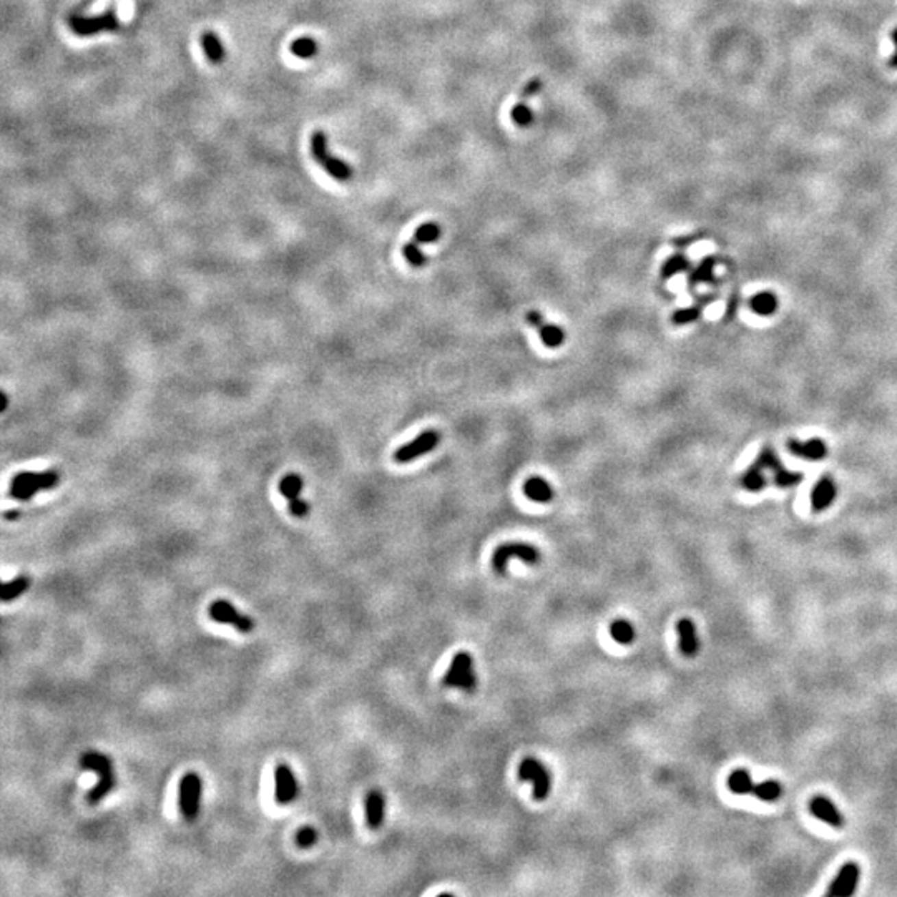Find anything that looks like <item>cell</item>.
Listing matches in <instances>:
<instances>
[{"label":"cell","instance_id":"1","mask_svg":"<svg viewBox=\"0 0 897 897\" xmlns=\"http://www.w3.org/2000/svg\"><path fill=\"white\" fill-rule=\"evenodd\" d=\"M60 482V474L57 471L45 472H19L12 479L10 497L15 500H30L35 493L42 491H52Z\"/></svg>","mask_w":897,"mask_h":897},{"label":"cell","instance_id":"25","mask_svg":"<svg viewBox=\"0 0 897 897\" xmlns=\"http://www.w3.org/2000/svg\"><path fill=\"white\" fill-rule=\"evenodd\" d=\"M304 482L297 474H288L280 482V492L288 499V502H296L299 500V493L303 491Z\"/></svg>","mask_w":897,"mask_h":897},{"label":"cell","instance_id":"3","mask_svg":"<svg viewBox=\"0 0 897 897\" xmlns=\"http://www.w3.org/2000/svg\"><path fill=\"white\" fill-rule=\"evenodd\" d=\"M442 683L447 688H459L464 689V691H474L476 689L477 676L476 672H474V660L471 653L459 652L452 658Z\"/></svg>","mask_w":897,"mask_h":897},{"label":"cell","instance_id":"16","mask_svg":"<svg viewBox=\"0 0 897 897\" xmlns=\"http://www.w3.org/2000/svg\"><path fill=\"white\" fill-rule=\"evenodd\" d=\"M834 497H836V485L834 482L829 479V477H822V479L818 480V484L814 485L813 492H811V505H813L814 512H821L826 511L834 502Z\"/></svg>","mask_w":897,"mask_h":897},{"label":"cell","instance_id":"27","mask_svg":"<svg viewBox=\"0 0 897 897\" xmlns=\"http://www.w3.org/2000/svg\"><path fill=\"white\" fill-rule=\"evenodd\" d=\"M781 794H783L781 785H779L778 781H773V779L758 783V785H754V789H753V796L761 799V801H770V802L778 801V799L781 798Z\"/></svg>","mask_w":897,"mask_h":897},{"label":"cell","instance_id":"40","mask_svg":"<svg viewBox=\"0 0 897 897\" xmlns=\"http://www.w3.org/2000/svg\"><path fill=\"white\" fill-rule=\"evenodd\" d=\"M527 323H528V326H530V328L539 329L543 323H545V321H543V316H542V312H540V311H528L527 312Z\"/></svg>","mask_w":897,"mask_h":897},{"label":"cell","instance_id":"37","mask_svg":"<svg viewBox=\"0 0 897 897\" xmlns=\"http://www.w3.org/2000/svg\"><path fill=\"white\" fill-rule=\"evenodd\" d=\"M700 315H701L700 308H696V306L683 308V309H678V311L673 312L672 319H673V323L676 324V326H683V324L693 323V321L698 319Z\"/></svg>","mask_w":897,"mask_h":897},{"label":"cell","instance_id":"6","mask_svg":"<svg viewBox=\"0 0 897 897\" xmlns=\"http://www.w3.org/2000/svg\"><path fill=\"white\" fill-rule=\"evenodd\" d=\"M519 778L522 781L532 783L534 786V798L543 801L548 798L552 789V776L542 761L535 758H526L519 765Z\"/></svg>","mask_w":897,"mask_h":897},{"label":"cell","instance_id":"21","mask_svg":"<svg viewBox=\"0 0 897 897\" xmlns=\"http://www.w3.org/2000/svg\"><path fill=\"white\" fill-rule=\"evenodd\" d=\"M609 632H610V637L620 645L633 643L635 637H637L635 626L630 624L628 620H625V618H617V620H613L612 624H610Z\"/></svg>","mask_w":897,"mask_h":897},{"label":"cell","instance_id":"35","mask_svg":"<svg viewBox=\"0 0 897 897\" xmlns=\"http://www.w3.org/2000/svg\"><path fill=\"white\" fill-rule=\"evenodd\" d=\"M402 254H404L407 263L413 266H424L427 261L426 254L421 251V248H419L416 241L406 243L404 248H402Z\"/></svg>","mask_w":897,"mask_h":897},{"label":"cell","instance_id":"9","mask_svg":"<svg viewBox=\"0 0 897 897\" xmlns=\"http://www.w3.org/2000/svg\"><path fill=\"white\" fill-rule=\"evenodd\" d=\"M299 793L296 776L288 765H278L274 770V799L278 804L286 806L293 802Z\"/></svg>","mask_w":897,"mask_h":897},{"label":"cell","instance_id":"8","mask_svg":"<svg viewBox=\"0 0 897 897\" xmlns=\"http://www.w3.org/2000/svg\"><path fill=\"white\" fill-rule=\"evenodd\" d=\"M439 441H441V436H439L437 430L434 429L422 430L416 439L406 442L404 445H401V447L395 450L394 460L397 462V464H409V462L419 459L421 456H426V454L432 452V450L437 447Z\"/></svg>","mask_w":897,"mask_h":897},{"label":"cell","instance_id":"23","mask_svg":"<svg viewBox=\"0 0 897 897\" xmlns=\"http://www.w3.org/2000/svg\"><path fill=\"white\" fill-rule=\"evenodd\" d=\"M537 331H539V336L540 339H542V343L545 344L547 347H550V349L560 347L563 344V341H565V332H563V329L557 326V324L543 323L542 326L537 329Z\"/></svg>","mask_w":897,"mask_h":897},{"label":"cell","instance_id":"41","mask_svg":"<svg viewBox=\"0 0 897 897\" xmlns=\"http://www.w3.org/2000/svg\"><path fill=\"white\" fill-rule=\"evenodd\" d=\"M891 40H892V44L896 45V50H894V53L891 55V58H889V66H891V69L897 70V27L891 32Z\"/></svg>","mask_w":897,"mask_h":897},{"label":"cell","instance_id":"36","mask_svg":"<svg viewBox=\"0 0 897 897\" xmlns=\"http://www.w3.org/2000/svg\"><path fill=\"white\" fill-rule=\"evenodd\" d=\"M317 841V833L312 826H303V828L297 829L296 833V844L299 846L301 849H308L312 848Z\"/></svg>","mask_w":897,"mask_h":897},{"label":"cell","instance_id":"17","mask_svg":"<svg viewBox=\"0 0 897 897\" xmlns=\"http://www.w3.org/2000/svg\"><path fill=\"white\" fill-rule=\"evenodd\" d=\"M386 798L382 791L372 789L366 798V822L371 829H379L384 822Z\"/></svg>","mask_w":897,"mask_h":897},{"label":"cell","instance_id":"26","mask_svg":"<svg viewBox=\"0 0 897 897\" xmlns=\"http://www.w3.org/2000/svg\"><path fill=\"white\" fill-rule=\"evenodd\" d=\"M776 308H778V301L773 293H767V291L759 293V295L753 296V299H751V309H753V312H756V315L759 316L773 315V312L776 311Z\"/></svg>","mask_w":897,"mask_h":897},{"label":"cell","instance_id":"18","mask_svg":"<svg viewBox=\"0 0 897 897\" xmlns=\"http://www.w3.org/2000/svg\"><path fill=\"white\" fill-rule=\"evenodd\" d=\"M524 493L537 504H548L554 499V489L543 477H530L524 482Z\"/></svg>","mask_w":897,"mask_h":897},{"label":"cell","instance_id":"29","mask_svg":"<svg viewBox=\"0 0 897 897\" xmlns=\"http://www.w3.org/2000/svg\"><path fill=\"white\" fill-rule=\"evenodd\" d=\"M716 260L713 258H706L701 263L693 269L691 274H689V284H698V283H710L713 281V269H715Z\"/></svg>","mask_w":897,"mask_h":897},{"label":"cell","instance_id":"34","mask_svg":"<svg viewBox=\"0 0 897 897\" xmlns=\"http://www.w3.org/2000/svg\"><path fill=\"white\" fill-rule=\"evenodd\" d=\"M801 480H802V474L786 471L785 467H781L779 471L774 472V484L781 489L794 487V485L799 484Z\"/></svg>","mask_w":897,"mask_h":897},{"label":"cell","instance_id":"28","mask_svg":"<svg viewBox=\"0 0 897 897\" xmlns=\"http://www.w3.org/2000/svg\"><path fill=\"white\" fill-rule=\"evenodd\" d=\"M743 487L750 492H759L765 489L766 485V479L763 476V469H759L758 465H751L746 472H744L743 479H741Z\"/></svg>","mask_w":897,"mask_h":897},{"label":"cell","instance_id":"32","mask_svg":"<svg viewBox=\"0 0 897 897\" xmlns=\"http://www.w3.org/2000/svg\"><path fill=\"white\" fill-rule=\"evenodd\" d=\"M289 49H291L293 55H296V57H299V58H311L317 53V44H316L315 38H311V37L296 38V40L293 42Z\"/></svg>","mask_w":897,"mask_h":897},{"label":"cell","instance_id":"19","mask_svg":"<svg viewBox=\"0 0 897 897\" xmlns=\"http://www.w3.org/2000/svg\"><path fill=\"white\" fill-rule=\"evenodd\" d=\"M29 589H30L29 575H19V577L12 578L10 582L3 583L2 591H0V598H2L3 603L14 602L17 600L19 597H22V595Z\"/></svg>","mask_w":897,"mask_h":897},{"label":"cell","instance_id":"31","mask_svg":"<svg viewBox=\"0 0 897 897\" xmlns=\"http://www.w3.org/2000/svg\"><path fill=\"white\" fill-rule=\"evenodd\" d=\"M441 238V226L436 225V223H424V225L417 226V230L414 231V241L417 245H427V243H434Z\"/></svg>","mask_w":897,"mask_h":897},{"label":"cell","instance_id":"10","mask_svg":"<svg viewBox=\"0 0 897 897\" xmlns=\"http://www.w3.org/2000/svg\"><path fill=\"white\" fill-rule=\"evenodd\" d=\"M70 27L77 35L88 37V35H95L103 32V30H116L119 29V19L115 17L113 10H110L108 14L100 15V17H72Z\"/></svg>","mask_w":897,"mask_h":897},{"label":"cell","instance_id":"11","mask_svg":"<svg viewBox=\"0 0 897 897\" xmlns=\"http://www.w3.org/2000/svg\"><path fill=\"white\" fill-rule=\"evenodd\" d=\"M861 868L856 863H848L841 868L837 876L834 877L831 886L828 889V896L834 897H848L854 894L857 883H859Z\"/></svg>","mask_w":897,"mask_h":897},{"label":"cell","instance_id":"5","mask_svg":"<svg viewBox=\"0 0 897 897\" xmlns=\"http://www.w3.org/2000/svg\"><path fill=\"white\" fill-rule=\"evenodd\" d=\"M520 558L522 562L526 563H535L540 562V552L539 548L530 545V543H522V542H511V543H504V545L497 547L495 552L492 555V567L497 574H504L507 570V563L511 558Z\"/></svg>","mask_w":897,"mask_h":897},{"label":"cell","instance_id":"12","mask_svg":"<svg viewBox=\"0 0 897 897\" xmlns=\"http://www.w3.org/2000/svg\"><path fill=\"white\" fill-rule=\"evenodd\" d=\"M809 811L818 818V820L824 821L826 824L833 826V828L841 829L844 826V816L841 814V811L834 806L831 799L824 796L813 798L809 801Z\"/></svg>","mask_w":897,"mask_h":897},{"label":"cell","instance_id":"39","mask_svg":"<svg viewBox=\"0 0 897 897\" xmlns=\"http://www.w3.org/2000/svg\"><path fill=\"white\" fill-rule=\"evenodd\" d=\"M289 514L297 517V519H304L309 514V505L301 499L296 500V502H291L289 504Z\"/></svg>","mask_w":897,"mask_h":897},{"label":"cell","instance_id":"15","mask_svg":"<svg viewBox=\"0 0 897 897\" xmlns=\"http://www.w3.org/2000/svg\"><path fill=\"white\" fill-rule=\"evenodd\" d=\"M788 449L794 454V456L802 457V459L806 460H821L824 459L826 454H828V447H826L824 442L820 441V439H811V441H806V442H799V441H794V439H791L788 442Z\"/></svg>","mask_w":897,"mask_h":897},{"label":"cell","instance_id":"7","mask_svg":"<svg viewBox=\"0 0 897 897\" xmlns=\"http://www.w3.org/2000/svg\"><path fill=\"white\" fill-rule=\"evenodd\" d=\"M208 615L213 622L217 624H225V625H231L241 633H249L254 630V622L251 617L248 615L238 612L234 609V605L228 600H214L210 603L208 606Z\"/></svg>","mask_w":897,"mask_h":897},{"label":"cell","instance_id":"14","mask_svg":"<svg viewBox=\"0 0 897 897\" xmlns=\"http://www.w3.org/2000/svg\"><path fill=\"white\" fill-rule=\"evenodd\" d=\"M80 766L84 767L85 771H92V773H97L100 778H108V776H115L113 773V761L112 758L107 754H101L99 751H85L84 754L80 756L78 759Z\"/></svg>","mask_w":897,"mask_h":897},{"label":"cell","instance_id":"22","mask_svg":"<svg viewBox=\"0 0 897 897\" xmlns=\"http://www.w3.org/2000/svg\"><path fill=\"white\" fill-rule=\"evenodd\" d=\"M728 788L735 794H753L754 783L746 770H736L728 776Z\"/></svg>","mask_w":897,"mask_h":897},{"label":"cell","instance_id":"13","mask_svg":"<svg viewBox=\"0 0 897 897\" xmlns=\"http://www.w3.org/2000/svg\"><path fill=\"white\" fill-rule=\"evenodd\" d=\"M676 632L680 637V650L685 656H695L700 652V638L696 626L689 618L676 622Z\"/></svg>","mask_w":897,"mask_h":897},{"label":"cell","instance_id":"42","mask_svg":"<svg viewBox=\"0 0 897 897\" xmlns=\"http://www.w3.org/2000/svg\"><path fill=\"white\" fill-rule=\"evenodd\" d=\"M21 517V512L19 511H7L5 512V520H17Z\"/></svg>","mask_w":897,"mask_h":897},{"label":"cell","instance_id":"20","mask_svg":"<svg viewBox=\"0 0 897 897\" xmlns=\"http://www.w3.org/2000/svg\"><path fill=\"white\" fill-rule=\"evenodd\" d=\"M201 45H203V52H205L206 58H208L211 64L219 65L223 60H225V49H223L221 40H219L218 35L214 32L203 34Z\"/></svg>","mask_w":897,"mask_h":897},{"label":"cell","instance_id":"2","mask_svg":"<svg viewBox=\"0 0 897 897\" xmlns=\"http://www.w3.org/2000/svg\"><path fill=\"white\" fill-rule=\"evenodd\" d=\"M311 153H312V158H315L316 162L332 176V178L338 180V182H349L352 176L351 167L346 162H343V160L336 158V156L328 153V136L324 132L317 130L312 133Z\"/></svg>","mask_w":897,"mask_h":897},{"label":"cell","instance_id":"24","mask_svg":"<svg viewBox=\"0 0 897 897\" xmlns=\"http://www.w3.org/2000/svg\"><path fill=\"white\" fill-rule=\"evenodd\" d=\"M528 100H517L515 105L511 110V120L514 121L515 127L519 128H528L532 123H534L535 115L534 110L527 105Z\"/></svg>","mask_w":897,"mask_h":897},{"label":"cell","instance_id":"38","mask_svg":"<svg viewBox=\"0 0 897 897\" xmlns=\"http://www.w3.org/2000/svg\"><path fill=\"white\" fill-rule=\"evenodd\" d=\"M542 87H543L542 78H540V77L530 78V80H528L527 84L524 85V88H522V92H520L519 99H520V100H530L532 97H535L537 93H539L540 90H542Z\"/></svg>","mask_w":897,"mask_h":897},{"label":"cell","instance_id":"30","mask_svg":"<svg viewBox=\"0 0 897 897\" xmlns=\"http://www.w3.org/2000/svg\"><path fill=\"white\" fill-rule=\"evenodd\" d=\"M688 266L689 263L685 254H673V256H669L663 263V266H661V278H663V280L673 278L675 274L687 271Z\"/></svg>","mask_w":897,"mask_h":897},{"label":"cell","instance_id":"4","mask_svg":"<svg viewBox=\"0 0 897 897\" xmlns=\"http://www.w3.org/2000/svg\"><path fill=\"white\" fill-rule=\"evenodd\" d=\"M203 796V781L198 773L190 771L180 781L178 804L186 821H195L199 814V804Z\"/></svg>","mask_w":897,"mask_h":897},{"label":"cell","instance_id":"33","mask_svg":"<svg viewBox=\"0 0 897 897\" xmlns=\"http://www.w3.org/2000/svg\"><path fill=\"white\" fill-rule=\"evenodd\" d=\"M754 465H758V467L763 469V471L767 469V471H771V472H776L783 467L781 462H779L778 456L774 454L773 449H763L761 452H759V456H758V459H756Z\"/></svg>","mask_w":897,"mask_h":897}]
</instances>
